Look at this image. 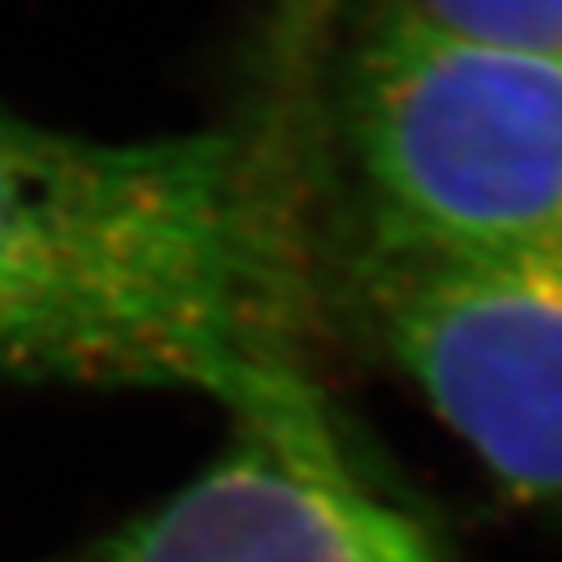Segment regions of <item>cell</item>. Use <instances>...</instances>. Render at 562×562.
I'll list each match as a JSON object with an SVG mask.
<instances>
[{"mask_svg":"<svg viewBox=\"0 0 562 562\" xmlns=\"http://www.w3.org/2000/svg\"><path fill=\"white\" fill-rule=\"evenodd\" d=\"M314 311L307 216L267 143L92 139L0 106V380L194 391L336 457Z\"/></svg>","mask_w":562,"mask_h":562,"instance_id":"cell-1","label":"cell"},{"mask_svg":"<svg viewBox=\"0 0 562 562\" xmlns=\"http://www.w3.org/2000/svg\"><path fill=\"white\" fill-rule=\"evenodd\" d=\"M329 150L355 263L562 238V52L442 30L369 0L336 55Z\"/></svg>","mask_w":562,"mask_h":562,"instance_id":"cell-2","label":"cell"},{"mask_svg":"<svg viewBox=\"0 0 562 562\" xmlns=\"http://www.w3.org/2000/svg\"><path fill=\"white\" fill-rule=\"evenodd\" d=\"M369 329L490 475L562 508V238L355 263Z\"/></svg>","mask_w":562,"mask_h":562,"instance_id":"cell-3","label":"cell"},{"mask_svg":"<svg viewBox=\"0 0 562 562\" xmlns=\"http://www.w3.org/2000/svg\"><path fill=\"white\" fill-rule=\"evenodd\" d=\"M41 562H435L424 537L322 457L238 431L205 475L74 552Z\"/></svg>","mask_w":562,"mask_h":562,"instance_id":"cell-4","label":"cell"},{"mask_svg":"<svg viewBox=\"0 0 562 562\" xmlns=\"http://www.w3.org/2000/svg\"><path fill=\"white\" fill-rule=\"evenodd\" d=\"M413 15L508 48L562 52V0H398Z\"/></svg>","mask_w":562,"mask_h":562,"instance_id":"cell-5","label":"cell"}]
</instances>
